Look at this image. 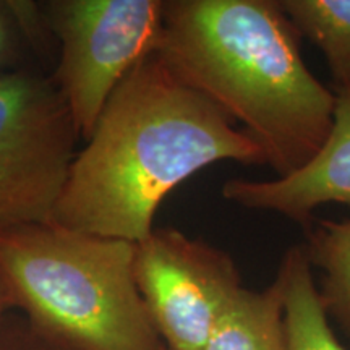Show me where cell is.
<instances>
[{
    "mask_svg": "<svg viewBox=\"0 0 350 350\" xmlns=\"http://www.w3.org/2000/svg\"><path fill=\"white\" fill-rule=\"evenodd\" d=\"M85 142L52 224L130 243L154 230L165 196L201 169L266 165L260 144L156 52L113 91Z\"/></svg>",
    "mask_w": 350,
    "mask_h": 350,
    "instance_id": "cell-1",
    "label": "cell"
},
{
    "mask_svg": "<svg viewBox=\"0 0 350 350\" xmlns=\"http://www.w3.org/2000/svg\"><path fill=\"white\" fill-rule=\"evenodd\" d=\"M300 39L278 0H169L156 54L242 124L286 177L326 142L336 106Z\"/></svg>",
    "mask_w": 350,
    "mask_h": 350,
    "instance_id": "cell-2",
    "label": "cell"
},
{
    "mask_svg": "<svg viewBox=\"0 0 350 350\" xmlns=\"http://www.w3.org/2000/svg\"><path fill=\"white\" fill-rule=\"evenodd\" d=\"M135 243L34 222L0 229L7 308L78 350H169L133 274Z\"/></svg>",
    "mask_w": 350,
    "mask_h": 350,
    "instance_id": "cell-3",
    "label": "cell"
},
{
    "mask_svg": "<svg viewBox=\"0 0 350 350\" xmlns=\"http://www.w3.org/2000/svg\"><path fill=\"white\" fill-rule=\"evenodd\" d=\"M47 10L60 44L54 83L78 137L86 139L113 91L144 57L156 52L164 2L59 0Z\"/></svg>",
    "mask_w": 350,
    "mask_h": 350,
    "instance_id": "cell-4",
    "label": "cell"
},
{
    "mask_svg": "<svg viewBox=\"0 0 350 350\" xmlns=\"http://www.w3.org/2000/svg\"><path fill=\"white\" fill-rule=\"evenodd\" d=\"M78 138L54 81L0 70V229L52 222Z\"/></svg>",
    "mask_w": 350,
    "mask_h": 350,
    "instance_id": "cell-5",
    "label": "cell"
},
{
    "mask_svg": "<svg viewBox=\"0 0 350 350\" xmlns=\"http://www.w3.org/2000/svg\"><path fill=\"white\" fill-rule=\"evenodd\" d=\"M133 274L152 326L169 350H203L239 292L229 253L174 227L135 243Z\"/></svg>",
    "mask_w": 350,
    "mask_h": 350,
    "instance_id": "cell-6",
    "label": "cell"
},
{
    "mask_svg": "<svg viewBox=\"0 0 350 350\" xmlns=\"http://www.w3.org/2000/svg\"><path fill=\"white\" fill-rule=\"evenodd\" d=\"M222 196L237 206L281 214L305 230L319 206L350 208V94L336 96L326 142L305 165L273 180L230 178Z\"/></svg>",
    "mask_w": 350,
    "mask_h": 350,
    "instance_id": "cell-7",
    "label": "cell"
},
{
    "mask_svg": "<svg viewBox=\"0 0 350 350\" xmlns=\"http://www.w3.org/2000/svg\"><path fill=\"white\" fill-rule=\"evenodd\" d=\"M287 350H349L332 329L304 245L284 253L278 275Z\"/></svg>",
    "mask_w": 350,
    "mask_h": 350,
    "instance_id": "cell-8",
    "label": "cell"
},
{
    "mask_svg": "<svg viewBox=\"0 0 350 350\" xmlns=\"http://www.w3.org/2000/svg\"><path fill=\"white\" fill-rule=\"evenodd\" d=\"M203 350H287L278 279L261 291L242 288Z\"/></svg>",
    "mask_w": 350,
    "mask_h": 350,
    "instance_id": "cell-9",
    "label": "cell"
},
{
    "mask_svg": "<svg viewBox=\"0 0 350 350\" xmlns=\"http://www.w3.org/2000/svg\"><path fill=\"white\" fill-rule=\"evenodd\" d=\"M281 10L325 55L332 93L350 94V0H278Z\"/></svg>",
    "mask_w": 350,
    "mask_h": 350,
    "instance_id": "cell-10",
    "label": "cell"
},
{
    "mask_svg": "<svg viewBox=\"0 0 350 350\" xmlns=\"http://www.w3.org/2000/svg\"><path fill=\"white\" fill-rule=\"evenodd\" d=\"M305 232L304 248L321 273L318 288L327 317L350 340V221L319 219Z\"/></svg>",
    "mask_w": 350,
    "mask_h": 350,
    "instance_id": "cell-11",
    "label": "cell"
},
{
    "mask_svg": "<svg viewBox=\"0 0 350 350\" xmlns=\"http://www.w3.org/2000/svg\"><path fill=\"white\" fill-rule=\"evenodd\" d=\"M0 350H78L52 338L23 314L7 310L0 314Z\"/></svg>",
    "mask_w": 350,
    "mask_h": 350,
    "instance_id": "cell-12",
    "label": "cell"
},
{
    "mask_svg": "<svg viewBox=\"0 0 350 350\" xmlns=\"http://www.w3.org/2000/svg\"><path fill=\"white\" fill-rule=\"evenodd\" d=\"M13 49V31L5 8L0 5V70Z\"/></svg>",
    "mask_w": 350,
    "mask_h": 350,
    "instance_id": "cell-13",
    "label": "cell"
},
{
    "mask_svg": "<svg viewBox=\"0 0 350 350\" xmlns=\"http://www.w3.org/2000/svg\"><path fill=\"white\" fill-rule=\"evenodd\" d=\"M7 305H5V301H3V299H2V295H0V314H2L3 312H7Z\"/></svg>",
    "mask_w": 350,
    "mask_h": 350,
    "instance_id": "cell-14",
    "label": "cell"
}]
</instances>
